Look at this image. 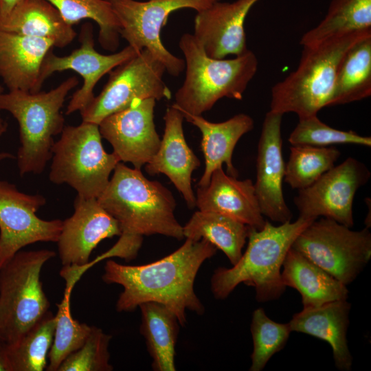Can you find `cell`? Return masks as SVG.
I'll list each match as a JSON object with an SVG mask.
<instances>
[{"mask_svg": "<svg viewBox=\"0 0 371 371\" xmlns=\"http://www.w3.org/2000/svg\"><path fill=\"white\" fill-rule=\"evenodd\" d=\"M217 249L205 239L186 238L170 254L141 265H126L115 260L106 262L102 280L123 287L116 302L118 312L134 311L141 304H164L177 317L181 326L187 322L186 311L202 315L205 308L194 289L196 274Z\"/></svg>", "mask_w": 371, "mask_h": 371, "instance_id": "1", "label": "cell"}, {"mask_svg": "<svg viewBox=\"0 0 371 371\" xmlns=\"http://www.w3.org/2000/svg\"><path fill=\"white\" fill-rule=\"evenodd\" d=\"M97 199L117 221L121 231L117 243L99 256V260L112 257L127 261L134 259L144 236L184 238L183 226L175 216L176 202L172 194L161 183L146 178L139 169L119 162Z\"/></svg>", "mask_w": 371, "mask_h": 371, "instance_id": "2", "label": "cell"}, {"mask_svg": "<svg viewBox=\"0 0 371 371\" xmlns=\"http://www.w3.org/2000/svg\"><path fill=\"white\" fill-rule=\"evenodd\" d=\"M315 220L299 216L278 226L266 221L260 230L250 227L247 247L239 260L230 268L214 271L210 281L214 297L225 299L244 283L254 287L259 302L279 298L286 289L281 269L286 254L300 233Z\"/></svg>", "mask_w": 371, "mask_h": 371, "instance_id": "3", "label": "cell"}, {"mask_svg": "<svg viewBox=\"0 0 371 371\" xmlns=\"http://www.w3.org/2000/svg\"><path fill=\"white\" fill-rule=\"evenodd\" d=\"M185 57L186 76L172 104L182 112L201 115L223 98L240 100L258 65L253 52L247 50L231 59L208 56L193 34L179 40Z\"/></svg>", "mask_w": 371, "mask_h": 371, "instance_id": "4", "label": "cell"}, {"mask_svg": "<svg viewBox=\"0 0 371 371\" xmlns=\"http://www.w3.org/2000/svg\"><path fill=\"white\" fill-rule=\"evenodd\" d=\"M371 36L367 30L304 46L297 69L271 89L270 111L299 118L317 115L328 106L339 65L357 42Z\"/></svg>", "mask_w": 371, "mask_h": 371, "instance_id": "5", "label": "cell"}, {"mask_svg": "<svg viewBox=\"0 0 371 371\" xmlns=\"http://www.w3.org/2000/svg\"><path fill=\"white\" fill-rule=\"evenodd\" d=\"M78 84V78L71 76L47 92L12 90L0 95V110L9 112L19 124L16 159L21 176L41 174L52 159L54 137L65 127L61 109Z\"/></svg>", "mask_w": 371, "mask_h": 371, "instance_id": "6", "label": "cell"}, {"mask_svg": "<svg viewBox=\"0 0 371 371\" xmlns=\"http://www.w3.org/2000/svg\"><path fill=\"white\" fill-rule=\"evenodd\" d=\"M54 251H19L0 268V343L12 344L48 311L40 279Z\"/></svg>", "mask_w": 371, "mask_h": 371, "instance_id": "7", "label": "cell"}, {"mask_svg": "<svg viewBox=\"0 0 371 371\" xmlns=\"http://www.w3.org/2000/svg\"><path fill=\"white\" fill-rule=\"evenodd\" d=\"M52 153L50 181L66 183L85 198L98 199L120 162L113 153L104 150L99 125L85 122L65 126Z\"/></svg>", "mask_w": 371, "mask_h": 371, "instance_id": "8", "label": "cell"}, {"mask_svg": "<svg viewBox=\"0 0 371 371\" xmlns=\"http://www.w3.org/2000/svg\"><path fill=\"white\" fill-rule=\"evenodd\" d=\"M291 247L347 286L371 258V233L323 217L304 228Z\"/></svg>", "mask_w": 371, "mask_h": 371, "instance_id": "9", "label": "cell"}, {"mask_svg": "<svg viewBox=\"0 0 371 371\" xmlns=\"http://www.w3.org/2000/svg\"><path fill=\"white\" fill-rule=\"evenodd\" d=\"M164 65L148 49L109 72L104 88L80 112L82 122L98 124L107 116L121 111L136 100H170L172 93L163 80Z\"/></svg>", "mask_w": 371, "mask_h": 371, "instance_id": "10", "label": "cell"}, {"mask_svg": "<svg viewBox=\"0 0 371 371\" xmlns=\"http://www.w3.org/2000/svg\"><path fill=\"white\" fill-rule=\"evenodd\" d=\"M120 23V35L137 51L148 49L171 76H178L185 61L168 51L160 38L161 28L174 11H201L221 0H107Z\"/></svg>", "mask_w": 371, "mask_h": 371, "instance_id": "11", "label": "cell"}, {"mask_svg": "<svg viewBox=\"0 0 371 371\" xmlns=\"http://www.w3.org/2000/svg\"><path fill=\"white\" fill-rule=\"evenodd\" d=\"M73 214L63 221L57 240L58 254L63 265L60 275L66 284L74 286L85 272L93 250L104 239L120 236L117 221L95 198L77 195Z\"/></svg>", "mask_w": 371, "mask_h": 371, "instance_id": "12", "label": "cell"}, {"mask_svg": "<svg viewBox=\"0 0 371 371\" xmlns=\"http://www.w3.org/2000/svg\"><path fill=\"white\" fill-rule=\"evenodd\" d=\"M45 203L43 195L25 194L0 180V268L28 245L57 242L63 221H46L36 215Z\"/></svg>", "mask_w": 371, "mask_h": 371, "instance_id": "13", "label": "cell"}, {"mask_svg": "<svg viewBox=\"0 0 371 371\" xmlns=\"http://www.w3.org/2000/svg\"><path fill=\"white\" fill-rule=\"evenodd\" d=\"M370 175L363 163L348 157L310 186L298 190L294 204L300 216L313 219L323 216L351 228L355 195L369 181Z\"/></svg>", "mask_w": 371, "mask_h": 371, "instance_id": "14", "label": "cell"}, {"mask_svg": "<svg viewBox=\"0 0 371 371\" xmlns=\"http://www.w3.org/2000/svg\"><path fill=\"white\" fill-rule=\"evenodd\" d=\"M79 40L80 45L67 56H59L49 51L41 68L40 82L55 72L73 70L83 79L82 87L74 92L67 105L65 114L81 111L95 97L93 89L100 79L116 67L135 56L139 51L128 45L121 51L105 55L94 47L93 29L91 25L82 26Z\"/></svg>", "mask_w": 371, "mask_h": 371, "instance_id": "15", "label": "cell"}, {"mask_svg": "<svg viewBox=\"0 0 371 371\" xmlns=\"http://www.w3.org/2000/svg\"><path fill=\"white\" fill-rule=\"evenodd\" d=\"M155 102L154 98L136 100L99 124L102 137L111 144L120 161L130 162L136 169L150 160L160 144L154 122Z\"/></svg>", "mask_w": 371, "mask_h": 371, "instance_id": "16", "label": "cell"}, {"mask_svg": "<svg viewBox=\"0 0 371 371\" xmlns=\"http://www.w3.org/2000/svg\"><path fill=\"white\" fill-rule=\"evenodd\" d=\"M282 114L267 112L258 144L255 193L261 213L272 221H291L293 214L284 199L285 164L282 156Z\"/></svg>", "mask_w": 371, "mask_h": 371, "instance_id": "17", "label": "cell"}, {"mask_svg": "<svg viewBox=\"0 0 371 371\" xmlns=\"http://www.w3.org/2000/svg\"><path fill=\"white\" fill-rule=\"evenodd\" d=\"M258 1H218L197 12L193 35L208 56L222 59L229 55H242L248 50L245 21L251 8Z\"/></svg>", "mask_w": 371, "mask_h": 371, "instance_id": "18", "label": "cell"}, {"mask_svg": "<svg viewBox=\"0 0 371 371\" xmlns=\"http://www.w3.org/2000/svg\"><path fill=\"white\" fill-rule=\"evenodd\" d=\"M164 120V133L159 148L145 165V169L150 175L167 176L188 207L193 209L196 207V196L192 188V175L201 162L185 139L182 113L172 105L167 108Z\"/></svg>", "mask_w": 371, "mask_h": 371, "instance_id": "19", "label": "cell"}, {"mask_svg": "<svg viewBox=\"0 0 371 371\" xmlns=\"http://www.w3.org/2000/svg\"><path fill=\"white\" fill-rule=\"evenodd\" d=\"M196 207L200 211L225 214L257 230L266 222L252 181L238 180L226 174L223 167L213 171L206 186H198Z\"/></svg>", "mask_w": 371, "mask_h": 371, "instance_id": "20", "label": "cell"}, {"mask_svg": "<svg viewBox=\"0 0 371 371\" xmlns=\"http://www.w3.org/2000/svg\"><path fill=\"white\" fill-rule=\"evenodd\" d=\"M54 47L48 39L0 30V77L9 91H40L41 65Z\"/></svg>", "mask_w": 371, "mask_h": 371, "instance_id": "21", "label": "cell"}, {"mask_svg": "<svg viewBox=\"0 0 371 371\" xmlns=\"http://www.w3.org/2000/svg\"><path fill=\"white\" fill-rule=\"evenodd\" d=\"M350 306L347 300H338L318 306L304 307L289 322L292 331L328 342L337 368L343 371L350 370L352 364L347 341Z\"/></svg>", "mask_w": 371, "mask_h": 371, "instance_id": "22", "label": "cell"}, {"mask_svg": "<svg viewBox=\"0 0 371 371\" xmlns=\"http://www.w3.org/2000/svg\"><path fill=\"white\" fill-rule=\"evenodd\" d=\"M180 111V110H179ZM188 122L201 133V150L205 158V170L198 186H206L213 171L225 164L228 175L237 177L238 171L232 163V154L238 140L251 131L254 120L249 115L238 113L222 122H212L202 115L181 111Z\"/></svg>", "mask_w": 371, "mask_h": 371, "instance_id": "23", "label": "cell"}, {"mask_svg": "<svg viewBox=\"0 0 371 371\" xmlns=\"http://www.w3.org/2000/svg\"><path fill=\"white\" fill-rule=\"evenodd\" d=\"M0 30L48 39L58 48L70 44L77 35L46 0H19L8 13L0 16Z\"/></svg>", "mask_w": 371, "mask_h": 371, "instance_id": "24", "label": "cell"}, {"mask_svg": "<svg viewBox=\"0 0 371 371\" xmlns=\"http://www.w3.org/2000/svg\"><path fill=\"white\" fill-rule=\"evenodd\" d=\"M282 268L283 284L300 293L303 308L348 298L346 285L292 247L288 251Z\"/></svg>", "mask_w": 371, "mask_h": 371, "instance_id": "25", "label": "cell"}, {"mask_svg": "<svg viewBox=\"0 0 371 371\" xmlns=\"http://www.w3.org/2000/svg\"><path fill=\"white\" fill-rule=\"evenodd\" d=\"M138 307L141 311L140 333L152 359L153 369L175 371V348L180 325L177 315L158 302H144Z\"/></svg>", "mask_w": 371, "mask_h": 371, "instance_id": "26", "label": "cell"}, {"mask_svg": "<svg viewBox=\"0 0 371 371\" xmlns=\"http://www.w3.org/2000/svg\"><path fill=\"white\" fill-rule=\"evenodd\" d=\"M249 229L246 224L225 214L198 210L183 226V234L186 238L210 242L234 265L243 254Z\"/></svg>", "mask_w": 371, "mask_h": 371, "instance_id": "27", "label": "cell"}, {"mask_svg": "<svg viewBox=\"0 0 371 371\" xmlns=\"http://www.w3.org/2000/svg\"><path fill=\"white\" fill-rule=\"evenodd\" d=\"M371 95V36L354 44L344 56L328 106L359 101Z\"/></svg>", "mask_w": 371, "mask_h": 371, "instance_id": "28", "label": "cell"}, {"mask_svg": "<svg viewBox=\"0 0 371 371\" xmlns=\"http://www.w3.org/2000/svg\"><path fill=\"white\" fill-rule=\"evenodd\" d=\"M371 30V0H332L323 20L300 40L304 46L351 33Z\"/></svg>", "mask_w": 371, "mask_h": 371, "instance_id": "29", "label": "cell"}, {"mask_svg": "<svg viewBox=\"0 0 371 371\" xmlns=\"http://www.w3.org/2000/svg\"><path fill=\"white\" fill-rule=\"evenodd\" d=\"M56 318L47 311L14 344H4L10 371H43L54 335Z\"/></svg>", "mask_w": 371, "mask_h": 371, "instance_id": "30", "label": "cell"}, {"mask_svg": "<svg viewBox=\"0 0 371 371\" xmlns=\"http://www.w3.org/2000/svg\"><path fill=\"white\" fill-rule=\"evenodd\" d=\"M60 12L70 25L84 19L99 26L98 41L106 50L114 52L119 46L120 23L107 0H46Z\"/></svg>", "mask_w": 371, "mask_h": 371, "instance_id": "31", "label": "cell"}, {"mask_svg": "<svg viewBox=\"0 0 371 371\" xmlns=\"http://www.w3.org/2000/svg\"><path fill=\"white\" fill-rule=\"evenodd\" d=\"M340 155L334 147L292 146L284 181L293 189H304L333 168Z\"/></svg>", "mask_w": 371, "mask_h": 371, "instance_id": "32", "label": "cell"}, {"mask_svg": "<svg viewBox=\"0 0 371 371\" xmlns=\"http://www.w3.org/2000/svg\"><path fill=\"white\" fill-rule=\"evenodd\" d=\"M71 291L65 289L63 300L57 304L54 339L48 355L49 364L46 367L48 371H58L62 362L85 344L91 330L92 326L80 323L72 317Z\"/></svg>", "mask_w": 371, "mask_h": 371, "instance_id": "33", "label": "cell"}, {"mask_svg": "<svg viewBox=\"0 0 371 371\" xmlns=\"http://www.w3.org/2000/svg\"><path fill=\"white\" fill-rule=\"evenodd\" d=\"M291 332L289 323L276 322L262 308L256 309L251 323L253 352L249 370H262L271 357L284 347Z\"/></svg>", "mask_w": 371, "mask_h": 371, "instance_id": "34", "label": "cell"}, {"mask_svg": "<svg viewBox=\"0 0 371 371\" xmlns=\"http://www.w3.org/2000/svg\"><path fill=\"white\" fill-rule=\"evenodd\" d=\"M292 146H328L350 144L371 146V137L352 131L333 128L322 122L317 115L299 118L298 123L288 139Z\"/></svg>", "mask_w": 371, "mask_h": 371, "instance_id": "35", "label": "cell"}, {"mask_svg": "<svg viewBox=\"0 0 371 371\" xmlns=\"http://www.w3.org/2000/svg\"><path fill=\"white\" fill-rule=\"evenodd\" d=\"M112 338L101 328L92 326L85 344L69 355L58 371H111L109 346Z\"/></svg>", "mask_w": 371, "mask_h": 371, "instance_id": "36", "label": "cell"}, {"mask_svg": "<svg viewBox=\"0 0 371 371\" xmlns=\"http://www.w3.org/2000/svg\"><path fill=\"white\" fill-rule=\"evenodd\" d=\"M0 371H10L3 343H0Z\"/></svg>", "mask_w": 371, "mask_h": 371, "instance_id": "37", "label": "cell"}, {"mask_svg": "<svg viewBox=\"0 0 371 371\" xmlns=\"http://www.w3.org/2000/svg\"><path fill=\"white\" fill-rule=\"evenodd\" d=\"M19 0H0V16L8 13Z\"/></svg>", "mask_w": 371, "mask_h": 371, "instance_id": "38", "label": "cell"}, {"mask_svg": "<svg viewBox=\"0 0 371 371\" xmlns=\"http://www.w3.org/2000/svg\"><path fill=\"white\" fill-rule=\"evenodd\" d=\"M6 130L7 129L0 130V137L6 131ZM13 158H15V157L10 153L0 152V161L7 159H13Z\"/></svg>", "mask_w": 371, "mask_h": 371, "instance_id": "39", "label": "cell"}, {"mask_svg": "<svg viewBox=\"0 0 371 371\" xmlns=\"http://www.w3.org/2000/svg\"><path fill=\"white\" fill-rule=\"evenodd\" d=\"M4 93V88L0 85V95ZM8 124L0 116V130L1 129H7Z\"/></svg>", "mask_w": 371, "mask_h": 371, "instance_id": "40", "label": "cell"}]
</instances>
